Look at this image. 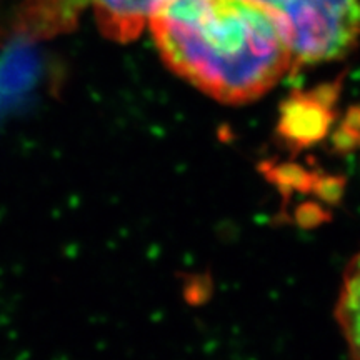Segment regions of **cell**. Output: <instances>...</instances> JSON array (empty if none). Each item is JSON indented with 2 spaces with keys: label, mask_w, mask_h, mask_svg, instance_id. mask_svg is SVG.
I'll return each mask as SVG.
<instances>
[{
  "label": "cell",
  "mask_w": 360,
  "mask_h": 360,
  "mask_svg": "<svg viewBox=\"0 0 360 360\" xmlns=\"http://www.w3.org/2000/svg\"><path fill=\"white\" fill-rule=\"evenodd\" d=\"M148 29L179 77L224 103L257 101L295 69L278 22L250 0H160Z\"/></svg>",
  "instance_id": "6da1fadb"
},
{
  "label": "cell",
  "mask_w": 360,
  "mask_h": 360,
  "mask_svg": "<svg viewBox=\"0 0 360 360\" xmlns=\"http://www.w3.org/2000/svg\"><path fill=\"white\" fill-rule=\"evenodd\" d=\"M322 97L315 94L295 96L282 107L278 132L290 146H309L327 132L330 114Z\"/></svg>",
  "instance_id": "5b68a950"
},
{
  "label": "cell",
  "mask_w": 360,
  "mask_h": 360,
  "mask_svg": "<svg viewBox=\"0 0 360 360\" xmlns=\"http://www.w3.org/2000/svg\"><path fill=\"white\" fill-rule=\"evenodd\" d=\"M281 25L294 65L349 56L360 42V0H250Z\"/></svg>",
  "instance_id": "7a4b0ae2"
},
{
  "label": "cell",
  "mask_w": 360,
  "mask_h": 360,
  "mask_svg": "<svg viewBox=\"0 0 360 360\" xmlns=\"http://www.w3.org/2000/svg\"><path fill=\"white\" fill-rule=\"evenodd\" d=\"M87 6V0H0V42L69 32Z\"/></svg>",
  "instance_id": "3957f363"
},
{
  "label": "cell",
  "mask_w": 360,
  "mask_h": 360,
  "mask_svg": "<svg viewBox=\"0 0 360 360\" xmlns=\"http://www.w3.org/2000/svg\"><path fill=\"white\" fill-rule=\"evenodd\" d=\"M335 319L352 360H360V250L350 259L342 278Z\"/></svg>",
  "instance_id": "8992f818"
},
{
  "label": "cell",
  "mask_w": 360,
  "mask_h": 360,
  "mask_svg": "<svg viewBox=\"0 0 360 360\" xmlns=\"http://www.w3.org/2000/svg\"><path fill=\"white\" fill-rule=\"evenodd\" d=\"M97 27L107 39L130 42L148 25L160 0H87Z\"/></svg>",
  "instance_id": "277c9868"
}]
</instances>
